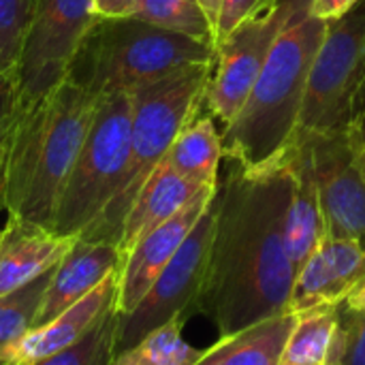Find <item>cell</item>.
I'll return each instance as SVG.
<instances>
[{
  "label": "cell",
  "mask_w": 365,
  "mask_h": 365,
  "mask_svg": "<svg viewBox=\"0 0 365 365\" xmlns=\"http://www.w3.org/2000/svg\"><path fill=\"white\" fill-rule=\"evenodd\" d=\"M2 160H4V141L0 143V173H2Z\"/></svg>",
  "instance_id": "836d02e7"
},
{
  "label": "cell",
  "mask_w": 365,
  "mask_h": 365,
  "mask_svg": "<svg viewBox=\"0 0 365 365\" xmlns=\"http://www.w3.org/2000/svg\"><path fill=\"white\" fill-rule=\"evenodd\" d=\"M201 109L180 130L165 158L180 175L201 186H214L222 160V141L214 118L201 115Z\"/></svg>",
  "instance_id": "ffe728a7"
},
{
  "label": "cell",
  "mask_w": 365,
  "mask_h": 365,
  "mask_svg": "<svg viewBox=\"0 0 365 365\" xmlns=\"http://www.w3.org/2000/svg\"><path fill=\"white\" fill-rule=\"evenodd\" d=\"M346 126H365V0L327 21L291 143Z\"/></svg>",
  "instance_id": "8992f818"
},
{
  "label": "cell",
  "mask_w": 365,
  "mask_h": 365,
  "mask_svg": "<svg viewBox=\"0 0 365 365\" xmlns=\"http://www.w3.org/2000/svg\"><path fill=\"white\" fill-rule=\"evenodd\" d=\"M77 237L9 218L0 231V299L51 272Z\"/></svg>",
  "instance_id": "2e32d148"
},
{
  "label": "cell",
  "mask_w": 365,
  "mask_h": 365,
  "mask_svg": "<svg viewBox=\"0 0 365 365\" xmlns=\"http://www.w3.org/2000/svg\"><path fill=\"white\" fill-rule=\"evenodd\" d=\"M199 6L203 9L205 17L210 19L212 28H214V34H216V26H218V15H220V2L222 0H197Z\"/></svg>",
  "instance_id": "1f68e13d"
},
{
  "label": "cell",
  "mask_w": 365,
  "mask_h": 365,
  "mask_svg": "<svg viewBox=\"0 0 365 365\" xmlns=\"http://www.w3.org/2000/svg\"><path fill=\"white\" fill-rule=\"evenodd\" d=\"M94 19V0H34L15 81L19 109L41 101L64 81Z\"/></svg>",
  "instance_id": "8fae6325"
},
{
  "label": "cell",
  "mask_w": 365,
  "mask_h": 365,
  "mask_svg": "<svg viewBox=\"0 0 365 365\" xmlns=\"http://www.w3.org/2000/svg\"><path fill=\"white\" fill-rule=\"evenodd\" d=\"M325 28V19L308 13L276 41L244 107L222 126V158L259 167L291 145Z\"/></svg>",
  "instance_id": "3957f363"
},
{
  "label": "cell",
  "mask_w": 365,
  "mask_h": 365,
  "mask_svg": "<svg viewBox=\"0 0 365 365\" xmlns=\"http://www.w3.org/2000/svg\"><path fill=\"white\" fill-rule=\"evenodd\" d=\"M49 274L51 272L43 274L41 278L32 280L30 284L21 287L19 291L0 299V359L32 327V321L38 310L41 297L45 293Z\"/></svg>",
  "instance_id": "d4e9b609"
},
{
  "label": "cell",
  "mask_w": 365,
  "mask_h": 365,
  "mask_svg": "<svg viewBox=\"0 0 365 365\" xmlns=\"http://www.w3.org/2000/svg\"><path fill=\"white\" fill-rule=\"evenodd\" d=\"M325 365H365V308L338 304V323Z\"/></svg>",
  "instance_id": "4316f807"
},
{
  "label": "cell",
  "mask_w": 365,
  "mask_h": 365,
  "mask_svg": "<svg viewBox=\"0 0 365 365\" xmlns=\"http://www.w3.org/2000/svg\"><path fill=\"white\" fill-rule=\"evenodd\" d=\"M299 141L310 145L325 235L365 246V126L325 130Z\"/></svg>",
  "instance_id": "30bf717a"
},
{
  "label": "cell",
  "mask_w": 365,
  "mask_h": 365,
  "mask_svg": "<svg viewBox=\"0 0 365 365\" xmlns=\"http://www.w3.org/2000/svg\"><path fill=\"white\" fill-rule=\"evenodd\" d=\"M130 90L98 98L94 122L60 195L51 231L77 237L113 199L130 152Z\"/></svg>",
  "instance_id": "52a82bcc"
},
{
  "label": "cell",
  "mask_w": 365,
  "mask_h": 365,
  "mask_svg": "<svg viewBox=\"0 0 365 365\" xmlns=\"http://www.w3.org/2000/svg\"><path fill=\"white\" fill-rule=\"evenodd\" d=\"M338 323V306L325 304L297 312L280 365H325Z\"/></svg>",
  "instance_id": "44dd1931"
},
{
  "label": "cell",
  "mask_w": 365,
  "mask_h": 365,
  "mask_svg": "<svg viewBox=\"0 0 365 365\" xmlns=\"http://www.w3.org/2000/svg\"><path fill=\"white\" fill-rule=\"evenodd\" d=\"M120 312L111 306L75 344L30 365H111L115 359V331Z\"/></svg>",
  "instance_id": "cb8c5ba5"
},
{
  "label": "cell",
  "mask_w": 365,
  "mask_h": 365,
  "mask_svg": "<svg viewBox=\"0 0 365 365\" xmlns=\"http://www.w3.org/2000/svg\"><path fill=\"white\" fill-rule=\"evenodd\" d=\"M212 66L214 62L186 66L163 79L130 90L133 120L128 163L113 199L77 237L90 242H111L118 246L124 218L143 184L169 154L180 130L203 107V94Z\"/></svg>",
  "instance_id": "5b68a950"
},
{
  "label": "cell",
  "mask_w": 365,
  "mask_h": 365,
  "mask_svg": "<svg viewBox=\"0 0 365 365\" xmlns=\"http://www.w3.org/2000/svg\"><path fill=\"white\" fill-rule=\"evenodd\" d=\"M130 17L171 32H180L216 49L214 28L197 0H141Z\"/></svg>",
  "instance_id": "603a6c76"
},
{
  "label": "cell",
  "mask_w": 365,
  "mask_h": 365,
  "mask_svg": "<svg viewBox=\"0 0 365 365\" xmlns=\"http://www.w3.org/2000/svg\"><path fill=\"white\" fill-rule=\"evenodd\" d=\"M186 321V317H178L160 325L130 351L118 355L111 365H195L205 349H195L184 340L182 329Z\"/></svg>",
  "instance_id": "7402d4cb"
},
{
  "label": "cell",
  "mask_w": 365,
  "mask_h": 365,
  "mask_svg": "<svg viewBox=\"0 0 365 365\" xmlns=\"http://www.w3.org/2000/svg\"><path fill=\"white\" fill-rule=\"evenodd\" d=\"M214 225L216 192L143 299L128 314H120L115 331V357L130 351L160 325L178 317L190 319L195 314V304L207 272Z\"/></svg>",
  "instance_id": "9c48e42d"
},
{
  "label": "cell",
  "mask_w": 365,
  "mask_h": 365,
  "mask_svg": "<svg viewBox=\"0 0 365 365\" xmlns=\"http://www.w3.org/2000/svg\"><path fill=\"white\" fill-rule=\"evenodd\" d=\"M120 263L122 257L115 244L77 237L71 250L51 269L32 327L49 323L51 319L75 306L92 289H96L109 274L120 269Z\"/></svg>",
  "instance_id": "5bb4252c"
},
{
  "label": "cell",
  "mask_w": 365,
  "mask_h": 365,
  "mask_svg": "<svg viewBox=\"0 0 365 365\" xmlns=\"http://www.w3.org/2000/svg\"><path fill=\"white\" fill-rule=\"evenodd\" d=\"M17 83L11 77L0 75V143L6 139L17 118Z\"/></svg>",
  "instance_id": "f1b7e54d"
},
{
  "label": "cell",
  "mask_w": 365,
  "mask_h": 365,
  "mask_svg": "<svg viewBox=\"0 0 365 365\" xmlns=\"http://www.w3.org/2000/svg\"><path fill=\"white\" fill-rule=\"evenodd\" d=\"M365 278V246L351 240L323 237L306 263L297 269L289 312H304L314 306L342 304Z\"/></svg>",
  "instance_id": "4fadbf2b"
},
{
  "label": "cell",
  "mask_w": 365,
  "mask_h": 365,
  "mask_svg": "<svg viewBox=\"0 0 365 365\" xmlns=\"http://www.w3.org/2000/svg\"><path fill=\"white\" fill-rule=\"evenodd\" d=\"M216 49L137 17H98L83 34L66 81L101 98L163 79L180 68L212 64Z\"/></svg>",
  "instance_id": "277c9868"
},
{
  "label": "cell",
  "mask_w": 365,
  "mask_h": 365,
  "mask_svg": "<svg viewBox=\"0 0 365 365\" xmlns=\"http://www.w3.org/2000/svg\"><path fill=\"white\" fill-rule=\"evenodd\" d=\"M346 304H351V306H359V308H365V278L359 282V287L344 299Z\"/></svg>",
  "instance_id": "d6a6232c"
},
{
  "label": "cell",
  "mask_w": 365,
  "mask_h": 365,
  "mask_svg": "<svg viewBox=\"0 0 365 365\" xmlns=\"http://www.w3.org/2000/svg\"><path fill=\"white\" fill-rule=\"evenodd\" d=\"M269 0H222L220 2V15L216 26V45L233 32L244 19L255 15L259 9H263Z\"/></svg>",
  "instance_id": "83f0119b"
},
{
  "label": "cell",
  "mask_w": 365,
  "mask_h": 365,
  "mask_svg": "<svg viewBox=\"0 0 365 365\" xmlns=\"http://www.w3.org/2000/svg\"><path fill=\"white\" fill-rule=\"evenodd\" d=\"M141 0H94V13L98 17H130Z\"/></svg>",
  "instance_id": "f546056e"
},
{
  "label": "cell",
  "mask_w": 365,
  "mask_h": 365,
  "mask_svg": "<svg viewBox=\"0 0 365 365\" xmlns=\"http://www.w3.org/2000/svg\"><path fill=\"white\" fill-rule=\"evenodd\" d=\"M34 0H0V75L17 81V66L30 28Z\"/></svg>",
  "instance_id": "484cf974"
},
{
  "label": "cell",
  "mask_w": 365,
  "mask_h": 365,
  "mask_svg": "<svg viewBox=\"0 0 365 365\" xmlns=\"http://www.w3.org/2000/svg\"><path fill=\"white\" fill-rule=\"evenodd\" d=\"M284 152L293 171V190L284 220V248L297 274L306 259L323 242L325 220L308 141H295Z\"/></svg>",
  "instance_id": "e0dca14e"
},
{
  "label": "cell",
  "mask_w": 365,
  "mask_h": 365,
  "mask_svg": "<svg viewBox=\"0 0 365 365\" xmlns=\"http://www.w3.org/2000/svg\"><path fill=\"white\" fill-rule=\"evenodd\" d=\"M216 192V184L203 188L192 201H188L175 216L158 225L154 231L143 235L133 250L122 259L118 269V295L115 310L128 314L156 282L158 274L178 252L190 229L197 225L205 207Z\"/></svg>",
  "instance_id": "7c38bea8"
},
{
  "label": "cell",
  "mask_w": 365,
  "mask_h": 365,
  "mask_svg": "<svg viewBox=\"0 0 365 365\" xmlns=\"http://www.w3.org/2000/svg\"><path fill=\"white\" fill-rule=\"evenodd\" d=\"M291 190L287 152L259 167L227 160L225 175L218 171L216 225L195 314L210 317L220 338L289 308L295 280L284 248Z\"/></svg>",
  "instance_id": "6da1fadb"
},
{
  "label": "cell",
  "mask_w": 365,
  "mask_h": 365,
  "mask_svg": "<svg viewBox=\"0 0 365 365\" xmlns=\"http://www.w3.org/2000/svg\"><path fill=\"white\" fill-rule=\"evenodd\" d=\"M118 295V269L75 306L45 325L28 329L0 359V365H30L75 344L111 306Z\"/></svg>",
  "instance_id": "9a60e30c"
},
{
  "label": "cell",
  "mask_w": 365,
  "mask_h": 365,
  "mask_svg": "<svg viewBox=\"0 0 365 365\" xmlns=\"http://www.w3.org/2000/svg\"><path fill=\"white\" fill-rule=\"evenodd\" d=\"M0 231H2V229H0Z\"/></svg>",
  "instance_id": "e575fe53"
},
{
  "label": "cell",
  "mask_w": 365,
  "mask_h": 365,
  "mask_svg": "<svg viewBox=\"0 0 365 365\" xmlns=\"http://www.w3.org/2000/svg\"><path fill=\"white\" fill-rule=\"evenodd\" d=\"M96 107V96L64 79L41 101L17 109L0 173V205L9 218L51 227Z\"/></svg>",
  "instance_id": "7a4b0ae2"
},
{
  "label": "cell",
  "mask_w": 365,
  "mask_h": 365,
  "mask_svg": "<svg viewBox=\"0 0 365 365\" xmlns=\"http://www.w3.org/2000/svg\"><path fill=\"white\" fill-rule=\"evenodd\" d=\"M312 0H269L216 45V58L203 94V109L227 126L244 107L272 47L302 17Z\"/></svg>",
  "instance_id": "ba28073f"
},
{
  "label": "cell",
  "mask_w": 365,
  "mask_h": 365,
  "mask_svg": "<svg viewBox=\"0 0 365 365\" xmlns=\"http://www.w3.org/2000/svg\"><path fill=\"white\" fill-rule=\"evenodd\" d=\"M359 0H312L310 13L319 19L331 21L336 17H340L342 13H346L351 6H355Z\"/></svg>",
  "instance_id": "4dcf8cb0"
},
{
  "label": "cell",
  "mask_w": 365,
  "mask_h": 365,
  "mask_svg": "<svg viewBox=\"0 0 365 365\" xmlns=\"http://www.w3.org/2000/svg\"><path fill=\"white\" fill-rule=\"evenodd\" d=\"M295 319L297 314L287 310L222 336L195 365H280Z\"/></svg>",
  "instance_id": "d6986e66"
},
{
  "label": "cell",
  "mask_w": 365,
  "mask_h": 365,
  "mask_svg": "<svg viewBox=\"0 0 365 365\" xmlns=\"http://www.w3.org/2000/svg\"><path fill=\"white\" fill-rule=\"evenodd\" d=\"M203 188H207V186H201L192 180L180 175L167 163V158H163L160 165L152 171V175L143 184L130 212L124 218L120 242H118L120 257L124 259L143 235H148L158 225H163L165 220L175 216Z\"/></svg>",
  "instance_id": "ac0fdd59"
}]
</instances>
